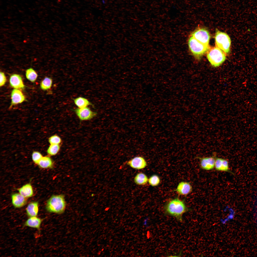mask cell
<instances>
[{
  "instance_id": "277c9868",
  "label": "cell",
  "mask_w": 257,
  "mask_h": 257,
  "mask_svg": "<svg viewBox=\"0 0 257 257\" xmlns=\"http://www.w3.org/2000/svg\"><path fill=\"white\" fill-rule=\"evenodd\" d=\"M188 45L191 52L197 59H200L210 48L209 45L204 44L191 36L189 39Z\"/></svg>"
},
{
  "instance_id": "9a60e30c",
  "label": "cell",
  "mask_w": 257,
  "mask_h": 257,
  "mask_svg": "<svg viewBox=\"0 0 257 257\" xmlns=\"http://www.w3.org/2000/svg\"><path fill=\"white\" fill-rule=\"evenodd\" d=\"M43 219L36 217H30L25 222L24 226H27L36 228L40 230V227Z\"/></svg>"
},
{
  "instance_id": "2e32d148",
  "label": "cell",
  "mask_w": 257,
  "mask_h": 257,
  "mask_svg": "<svg viewBox=\"0 0 257 257\" xmlns=\"http://www.w3.org/2000/svg\"><path fill=\"white\" fill-rule=\"evenodd\" d=\"M38 202H32L28 205L26 212L27 215L29 217H36L38 215L39 208Z\"/></svg>"
},
{
  "instance_id": "d6986e66",
  "label": "cell",
  "mask_w": 257,
  "mask_h": 257,
  "mask_svg": "<svg viewBox=\"0 0 257 257\" xmlns=\"http://www.w3.org/2000/svg\"><path fill=\"white\" fill-rule=\"evenodd\" d=\"M53 160L49 157L45 156L42 157L38 164L43 168H52L53 165Z\"/></svg>"
},
{
  "instance_id": "4fadbf2b",
  "label": "cell",
  "mask_w": 257,
  "mask_h": 257,
  "mask_svg": "<svg viewBox=\"0 0 257 257\" xmlns=\"http://www.w3.org/2000/svg\"><path fill=\"white\" fill-rule=\"evenodd\" d=\"M9 82L10 86L14 89H24L25 88L22 78L19 74H12L10 77Z\"/></svg>"
},
{
  "instance_id": "30bf717a",
  "label": "cell",
  "mask_w": 257,
  "mask_h": 257,
  "mask_svg": "<svg viewBox=\"0 0 257 257\" xmlns=\"http://www.w3.org/2000/svg\"><path fill=\"white\" fill-rule=\"evenodd\" d=\"M127 164L131 167L137 169H143L147 165V163L144 158L142 157H135L127 162Z\"/></svg>"
},
{
  "instance_id": "52a82bcc",
  "label": "cell",
  "mask_w": 257,
  "mask_h": 257,
  "mask_svg": "<svg viewBox=\"0 0 257 257\" xmlns=\"http://www.w3.org/2000/svg\"><path fill=\"white\" fill-rule=\"evenodd\" d=\"M81 121L89 120L96 116L97 113L92 111L88 107L77 108L73 109Z\"/></svg>"
},
{
  "instance_id": "d4e9b609",
  "label": "cell",
  "mask_w": 257,
  "mask_h": 257,
  "mask_svg": "<svg viewBox=\"0 0 257 257\" xmlns=\"http://www.w3.org/2000/svg\"><path fill=\"white\" fill-rule=\"evenodd\" d=\"M62 141L60 137L56 135L51 136L48 139V141L50 144H60Z\"/></svg>"
},
{
  "instance_id": "7c38bea8",
  "label": "cell",
  "mask_w": 257,
  "mask_h": 257,
  "mask_svg": "<svg viewBox=\"0 0 257 257\" xmlns=\"http://www.w3.org/2000/svg\"><path fill=\"white\" fill-rule=\"evenodd\" d=\"M214 168L217 171L227 172L234 174L230 169L228 161L225 159L216 157Z\"/></svg>"
},
{
  "instance_id": "83f0119b",
  "label": "cell",
  "mask_w": 257,
  "mask_h": 257,
  "mask_svg": "<svg viewBox=\"0 0 257 257\" xmlns=\"http://www.w3.org/2000/svg\"><path fill=\"white\" fill-rule=\"evenodd\" d=\"M102 3H103V4H104V3H105V1H104V0H103V1H102Z\"/></svg>"
},
{
  "instance_id": "ba28073f",
  "label": "cell",
  "mask_w": 257,
  "mask_h": 257,
  "mask_svg": "<svg viewBox=\"0 0 257 257\" xmlns=\"http://www.w3.org/2000/svg\"><path fill=\"white\" fill-rule=\"evenodd\" d=\"M216 154L213 153L212 156L208 157H198L196 158L199 161V166L202 169L206 171L213 169L215 167V164Z\"/></svg>"
},
{
  "instance_id": "ac0fdd59",
  "label": "cell",
  "mask_w": 257,
  "mask_h": 257,
  "mask_svg": "<svg viewBox=\"0 0 257 257\" xmlns=\"http://www.w3.org/2000/svg\"><path fill=\"white\" fill-rule=\"evenodd\" d=\"M72 99L75 104L78 108H83L90 105L94 106L87 99L84 97H79Z\"/></svg>"
},
{
  "instance_id": "3957f363",
  "label": "cell",
  "mask_w": 257,
  "mask_h": 257,
  "mask_svg": "<svg viewBox=\"0 0 257 257\" xmlns=\"http://www.w3.org/2000/svg\"><path fill=\"white\" fill-rule=\"evenodd\" d=\"M207 53V59L213 67L219 66L226 59L225 53L216 46L210 48Z\"/></svg>"
},
{
  "instance_id": "8992f818",
  "label": "cell",
  "mask_w": 257,
  "mask_h": 257,
  "mask_svg": "<svg viewBox=\"0 0 257 257\" xmlns=\"http://www.w3.org/2000/svg\"><path fill=\"white\" fill-rule=\"evenodd\" d=\"M191 36L201 43L209 45L210 36L206 29L203 27L198 28L192 33Z\"/></svg>"
},
{
  "instance_id": "8fae6325",
  "label": "cell",
  "mask_w": 257,
  "mask_h": 257,
  "mask_svg": "<svg viewBox=\"0 0 257 257\" xmlns=\"http://www.w3.org/2000/svg\"><path fill=\"white\" fill-rule=\"evenodd\" d=\"M11 103L10 108L21 103L25 100L24 95L20 89H14L11 94Z\"/></svg>"
},
{
  "instance_id": "5b68a950",
  "label": "cell",
  "mask_w": 257,
  "mask_h": 257,
  "mask_svg": "<svg viewBox=\"0 0 257 257\" xmlns=\"http://www.w3.org/2000/svg\"><path fill=\"white\" fill-rule=\"evenodd\" d=\"M215 40L216 46L225 54H228L229 53L230 51L231 40L227 34L216 29Z\"/></svg>"
},
{
  "instance_id": "7402d4cb",
  "label": "cell",
  "mask_w": 257,
  "mask_h": 257,
  "mask_svg": "<svg viewBox=\"0 0 257 257\" xmlns=\"http://www.w3.org/2000/svg\"><path fill=\"white\" fill-rule=\"evenodd\" d=\"M25 76L26 78L32 82L35 81L38 76L35 71L32 68H30L26 70Z\"/></svg>"
},
{
  "instance_id": "7a4b0ae2",
  "label": "cell",
  "mask_w": 257,
  "mask_h": 257,
  "mask_svg": "<svg viewBox=\"0 0 257 257\" xmlns=\"http://www.w3.org/2000/svg\"><path fill=\"white\" fill-rule=\"evenodd\" d=\"M66 205L63 195H55L52 196L48 199L46 207L47 211L49 212L61 214L64 211Z\"/></svg>"
},
{
  "instance_id": "9c48e42d",
  "label": "cell",
  "mask_w": 257,
  "mask_h": 257,
  "mask_svg": "<svg viewBox=\"0 0 257 257\" xmlns=\"http://www.w3.org/2000/svg\"><path fill=\"white\" fill-rule=\"evenodd\" d=\"M192 190V186L190 183L183 181L179 183L173 191L179 195L186 196L190 193Z\"/></svg>"
},
{
  "instance_id": "6da1fadb",
  "label": "cell",
  "mask_w": 257,
  "mask_h": 257,
  "mask_svg": "<svg viewBox=\"0 0 257 257\" xmlns=\"http://www.w3.org/2000/svg\"><path fill=\"white\" fill-rule=\"evenodd\" d=\"M164 210L165 214L175 217L178 220L182 222L183 215L189 209L184 200L176 198L166 202L164 206Z\"/></svg>"
},
{
  "instance_id": "5bb4252c",
  "label": "cell",
  "mask_w": 257,
  "mask_h": 257,
  "mask_svg": "<svg viewBox=\"0 0 257 257\" xmlns=\"http://www.w3.org/2000/svg\"><path fill=\"white\" fill-rule=\"evenodd\" d=\"M26 198L20 193H14L11 195L12 203L15 208H19L22 207L25 205L26 203L27 200Z\"/></svg>"
},
{
  "instance_id": "ffe728a7",
  "label": "cell",
  "mask_w": 257,
  "mask_h": 257,
  "mask_svg": "<svg viewBox=\"0 0 257 257\" xmlns=\"http://www.w3.org/2000/svg\"><path fill=\"white\" fill-rule=\"evenodd\" d=\"M148 178L144 173H137L134 178V181L137 185H143L148 182Z\"/></svg>"
},
{
  "instance_id": "4316f807",
  "label": "cell",
  "mask_w": 257,
  "mask_h": 257,
  "mask_svg": "<svg viewBox=\"0 0 257 257\" xmlns=\"http://www.w3.org/2000/svg\"><path fill=\"white\" fill-rule=\"evenodd\" d=\"M0 86L1 87L3 86L5 84L6 82L7 79L6 76L4 72H0Z\"/></svg>"
},
{
  "instance_id": "484cf974",
  "label": "cell",
  "mask_w": 257,
  "mask_h": 257,
  "mask_svg": "<svg viewBox=\"0 0 257 257\" xmlns=\"http://www.w3.org/2000/svg\"><path fill=\"white\" fill-rule=\"evenodd\" d=\"M43 157L41 154L37 151H33L32 155L33 161L36 164H38L39 162Z\"/></svg>"
},
{
  "instance_id": "e0dca14e",
  "label": "cell",
  "mask_w": 257,
  "mask_h": 257,
  "mask_svg": "<svg viewBox=\"0 0 257 257\" xmlns=\"http://www.w3.org/2000/svg\"><path fill=\"white\" fill-rule=\"evenodd\" d=\"M20 193L25 198L32 197L33 192L32 188L30 183L26 184L18 189Z\"/></svg>"
},
{
  "instance_id": "603a6c76",
  "label": "cell",
  "mask_w": 257,
  "mask_h": 257,
  "mask_svg": "<svg viewBox=\"0 0 257 257\" xmlns=\"http://www.w3.org/2000/svg\"><path fill=\"white\" fill-rule=\"evenodd\" d=\"M60 144H50L47 150V153L49 155H56L59 152L60 148Z\"/></svg>"
},
{
  "instance_id": "cb8c5ba5",
  "label": "cell",
  "mask_w": 257,
  "mask_h": 257,
  "mask_svg": "<svg viewBox=\"0 0 257 257\" xmlns=\"http://www.w3.org/2000/svg\"><path fill=\"white\" fill-rule=\"evenodd\" d=\"M161 182L159 177L155 174L151 176L148 179V182L150 185L152 187H156Z\"/></svg>"
},
{
  "instance_id": "44dd1931",
  "label": "cell",
  "mask_w": 257,
  "mask_h": 257,
  "mask_svg": "<svg viewBox=\"0 0 257 257\" xmlns=\"http://www.w3.org/2000/svg\"><path fill=\"white\" fill-rule=\"evenodd\" d=\"M52 79L49 77H46L41 81L40 86L41 89L46 90L50 89L52 85Z\"/></svg>"
}]
</instances>
